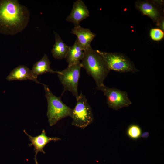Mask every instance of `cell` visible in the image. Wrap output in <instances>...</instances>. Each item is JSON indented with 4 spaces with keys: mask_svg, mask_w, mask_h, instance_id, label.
<instances>
[{
    "mask_svg": "<svg viewBox=\"0 0 164 164\" xmlns=\"http://www.w3.org/2000/svg\"><path fill=\"white\" fill-rule=\"evenodd\" d=\"M76 104L73 109L72 125L84 129L92 124L94 118L92 109L82 92L76 98Z\"/></svg>",
    "mask_w": 164,
    "mask_h": 164,
    "instance_id": "cell-5",
    "label": "cell"
},
{
    "mask_svg": "<svg viewBox=\"0 0 164 164\" xmlns=\"http://www.w3.org/2000/svg\"><path fill=\"white\" fill-rule=\"evenodd\" d=\"M80 61L82 67L93 79L97 87L104 84V82L110 70L102 56L90 46L84 50Z\"/></svg>",
    "mask_w": 164,
    "mask_h": 164,
    "instance_id": "cell-2",
    "label": "cell"
},
{
    "mask_svg": "<svg viewBox=\"0 0 164 164\" xmlns=\"http://www.w3.org/2000/svg\"><path fill=\"white\" fill-rule=\"evenodd\" d=\"M84 50L80 46L76 39L73 45L69 46L65 59L68 66L80 62L84 57Z\"/></svg>",
    "mask_w": 164,
    "mask_h": 164,
    "instance_id": "cell-13",
    "label": "cell"
},
{
    "mask_svg": "<svg viewBox=\"0 0 164 164\" xmlns=\"http://www.w3.org/2000/svg\"><path fill=\"white\" fill-rule=\"evenodd\" d=\"M28 8L17 0H0V33L13 36L23 31L30 18Z\"/></svg>",
    "mask_w": 164,
    "mask_h": 164,
    "instance_id": "cell-1",
    "label": "cell"
},
{
    "mask_svg": "<svg viewBox=\"0 0 164 164\" xmlns=\"http://www.w3.org/2000/svg\"><path fill=\"white\" fill-rule=\"evenodd\" d=\"M150 35L151 38L153 40L159 41L164 37L163 31L158 28L152 29H151Z\"/></svg>",
    "mask_w": 164,
    "mask_h": 164,
    "instance_id": "cell-17",
    "label": "cell"
},
{
    "mask_svg": "<svg viewBox=\"0 0 164 164\" xmlns=\"http://www.w3.org/2000/svg\"><path fill=\"white\" fill-rule=\"evenodd\" d=\"M142 133V128L138 125L132 124L127 127L126 134L128 137L133 140H137L141 137Z\"/></svg>",
    "mask_w": 164,
    "mask_h": 164,
    "instance_id": "cell-16",
    "label": "cell"
},
{
    "mask_svg": "<svg viewBox=\"0 0 164 164\" xmlns=\"http://www.w3.org/2000/svg\"><path fill=\"white\" fill-rule=\"evenodd\" d=\"M43 86L47 102V116L50 126L54 125L65 117H71L73 109L63 102L61 97L55 95L48 86L46 85Z\"/></svg>",
    "mask_w": 164,
    "mask_h": 164,
    "instance_id": "cell-3",
    "label": "cell"
},
{
    "mask_svg": "<svg viewBox=\"0 0 164 164\" xmlns=\"http://www.w3.org/2000/svg\"><path fill=\"white\" fill-rule=\"evenodd\" d=\"M149 136V132L147 131H145L142 133L141 137L142 138L146 139L148 138Z\"/></svg>",
    "mask_w": 164,
    "mask_h": 164,
    "instance_id": "cell-19",
    "label": "cell"
},
{
    "mask_svg": "<svg viewBox=\"0 0 164 164\" xmlns=\"http://www.w3.org/2000/svg\"><path fill=\"white\" fill-rule=\"evenodd\" d=\"M89 10L81 0L74 2L72 9L66 20L73 23L75 26L80 25V22L89 16Z\"/></svg>",
    "mask_w": 164,
    "mask_h": 164,
    "instance_id": "cell-10",
    "label": "cell"
},
{
    "mask_svg": "<svg viewBox=\"0 0 164 164\" xmlns=\"http://www.w3.org/2000/svg\"><path fill=\"white\" fill-rule=\"evenodd\" d=\"M82 67L80 62H79L68 66L62 70L56 71L60 82L63 87V94L68 91L71 92L76 98L78 97V85Z\"/></svg>",
    "mask_w": 164,
    "mask_h": 164,
    "instance_id": "cell-6",
    "label": "cell"
},
{
    "mask_svg": "<svg viewBox=\"0 0 164 164\" xmlns=\"http://www.w3.org/2000/svg\"><path fill=\"white\" fill-rule=\"evenodd\" d=\"M158 3L157 1L138 0L136 2L135 5L137 9L143 15L157 22L163 17L161 7Z\"/></svg>",
    "mask_w": 164,
    "mask_h": 164,
    "instance_id": "cell-8",
    "label": "cell"
},
{
    "mask_svg": "<svg viewBox=\"0 0 164 164\" xmlns=\"http://www.w3.org/2000/svg\"><path fill=\"white\" fill-rule=\"evenodd\" d=\"M6 79L10 81L14 80H30L43 86L45 84L39 81L32 70L24 65H19L14 69L7 76Z\"/></svg>",
    "mask_w": 164,
    "mask_h": 164,
    "instance_id": "cell-11",
    "label": "cell"
},
{
    "mask_svg": "<svg viewBox=\"0 0 164 164\" xmlns=\"http://www.w3.org/2000/svg\"><path fill=\"white\" fill-rule=\"evenodd\" d=\"M96 50L102 56L110 70L121 73H132L139 71L133 62L123 53Z\"/></svg>",
    "mask_w": 164,
    "mask_h": 164,
    "instance_id": "cell-4",
    "label": "cell"
},
{
    "mask_svg": "<svg viewBox=\"0 0 164 164\" xmlns=\"http://www.w3.org/2000/svg\"><path fill=\"white\" fill-rule=\"evenodd\" d=\"M71 33L76 36L78 43L84 50L91 46V43L96 36V34L90 29L82 27L80 25L75 26Z\"/></svg>",
    "mask_w": 164,
    "mask_h": 164,
    "instance_id": "cell-12",
    "label": "cell"
},
{
    "mask_svg": "<svg viewBox=\"0 0 164 164\" xmlns=\"http://www.w3.org/2000/svg\"><path fill=\"white\" fill-rule=\"evenodd\" d=\"M158 25L161 28V29L164 31V19L163 17L157 22Z\"/></svg>",
    "mask_w": 164,
    "mask_h": 164,
    "instance_id": "cell-18",
    "label": "cell"
},
{
    "mask_svg": "<svg viewBox=\"0 0 164 164\" xmlns=\"http://www.w3.org/2000/svg\"><path fill=\"white\" fill-rule=\"evenodd\" d=\"M97 89L102 92L106 97L108 106L114 110H117L128 107L132 104L126 91L108 87L104 84L97 87Z\"/></svg>",
    "mask_w": 164,
    "mask_h": 164,
    "instance_id": "cell-7",
    "label": "cell"
},
{
    "mask_svg": "<svg viewBox=\"0 0 164 164\" xmlns=\"http://www.w3.org/2000/svg\"><path fill=\"white\" fill-rule=\"evenodd\" d=\"M54 33L55 42L51 50L52 56L55 59H65L69 46L63 41L58 33L54 31Z\"/></svg>",
    "mask_w": 164,
    "mask_h": 164,
    "instance_id": "cell-14",
    "label": "cell"
},
{
    "mask_svg": "<svg viewBox=\"0 0 164 164\" xmlns=\"http://www.w3.org/2000/svg\"><path fill=\"white\" fill-rule=\"evenodd\" d=\"M51 62L46 54H45L33 66L32 71L36 76L42 75L46 73H56V71L51 69Z\"/></svg>",
    "mask_w": 164,
    "mask_h": 164,
    "instance_id": "cell-15",
    "label": "cell"
},
{
    "mask_svg": "<svg viewBox=\"0 0 164 164\" xmlns=\"http://www.w3.org/2000/svg\"><path fill=\"white\" fill-rule=\"evenodd\" d=\"M23 132L28 137L31 142L29 144V146H31L33 145L34 147L35 153L34 159L36 164H38L36 159V156L39 152L45 154V152L43 149L50 142L52 141L56 142L61 140L60 138L56 137H50L47 136L44 129L42 130L40 135L35 137H32L29 135L25 130H23Z\"/></svg>",
    "mask_w": 164,
    "mask_h": 164,
    "instance_id": "cell-9",
    "label": "cell"
}]
</instances>
